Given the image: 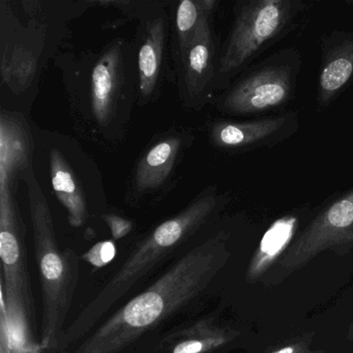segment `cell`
Returning a JSON list of instances; mask_svg holds the SVG:
<instances>
[{
  "mask_svg": "<svg viewBox=\"0 0 353 353\" xmlns=\"http://www.w3.org/2000/svg\"><path fill=\"white\" fill-rule=\"evenodd\" d=\"M230 234L224 231L175 260L142 292L109 316L67 353H121L169 318L191 307L226 266Z\"/></svg>",
  "mask_w": 353,
  "mask_h": 353,
  "instance_id": "6da1fadb",
  "label": "cell"
},
{
  "mask_svg": "<svg viewBox=\"0 0 353 353\" xmlns=\"http://www.w3.org/2000/svg\"><path fill=\"white\" fill-rule=\"evenodd\" d=\"M214 189L161 223L134 248L110 280L65 327L55 353H67L96 328L105 315L195 234L222 204Z\"/></svg>",
  "mask_w": 353,
  "mask_h": 353,
  "instance_id": "7a4b0ae2",
  "label": "cell"
},
{
  "mask_svg": "<svg viewBox=\"0 0 353 353\" xmlns=\"http://www.w3.org/2000/svg\"><path fill=\"white\" fill-rule=\"evenodd\" d=\"M23 179L28 187L34 256L42 291L41 346L55 353L79 283L80 259L71 248H59L52 212L34 169L30 168Z\"/></svg>",
  "mask_w": 353,
  "mask_h": 353,
  "instance_id": "3957f363",
  "label": "cell"
},
{
  "mask_svg": "<svg viewBox=\"0 0 353 353\" xmlns=\"http://www.w3.org/2000/svg\"><path fill=\"white\" fill-rule=\"evenodd\" d=\"M303 0H243L219 61V74L232 77L286 38L309 11Z\"/></svg>",
  "mask_w": 353,
  "mask_h": 353,
  "instance_id": "277c9868",
  "label": "cell"
},
{
  "mask_svg": "<svg viewBox=\"0 0 353 353\" xmlns=\"http://www.w3.org/2000/svg\"><path fill=\"white\" fill-rule=\"evenodd\" d=\"M1 292L8 321L18 332L32 336L37 309L30 264L26 227L13 191H0Z\"/></svg>",
  "mask_w": 353,
  "mask_h": 353,
  "instance_id": "5b68a950",
  "label": "cell"
},
{
  "mask_svg": "<svg viewBox=\"0 0 353 353\" xmlns=\"http://www.w3.org/2000/svg\"><path fill=\"white\" fill-rule=\"evenodd\" d=\"M303 68L301 51L287 47L272 53L245 73L220 100L228 114L259 117L281 110L294 99Z\"/></svg>",
  "mask_w": 353,
  "mask_h": 353,
  "instance_id": "8992f818",
  "label": "cell"
},
{
  "mask_svg": "<svg viewBox=\"0 0 353 353\" xmlns=\"http://www.w3.org/2000/svg\"><path fill=\"white\" fill-rule=\"evenodd\" d=\"M353 247V188L334 194L322 204L276 262L280 278L309 263L322 252Z\"/></svg>",
  "mask_w": 353,
  "mask_h": 353,
  "instance_id": "52a82bcc",
  "label": "cell"
},
{
  "mask_svg": "<svg viewBox=\"0 0 353 353\" xmlns=\"http://www.w3.org/2000/svg\"><path fill=\"white\" fill-rule=\"evenodd\" d=\"M299 130V113L286 111L248 121H218L212 125L210 139L220 150L245 152L278 145Z\"/></svg>",
  "mask_w": 353,
  "mask_h": 353,
  "instance_id": "ba28073f",
  "label": "cell"
},
{
  "mask_svg": "<svg viewBox=\"0 0 353 353\" xmlns=\"http://www.w3.org/2000/svg\"><path fill=\"white\" fill-rule=\"evenodd\" d=\"M321 63L318 72L316 104L327 109L353 80V32L336 30L320 38Z\"/></svg>",
  "mask_w": 353,
  "mask_h": 353,
  "instance_id": "9c48e42d",
  "label": "cell"
},
{
  "mask_svg": "<svg viewBox=\"0 0 353 353\" xmlns=\"http://www.w3.org/2000/svg\"><path fill=\"white\" fill-rule=\"evenodd\" d=\"M32 142L28 123L11 112L0 115V191H13L18 177L32 168Z\"/></svg>",
  "mask_w": 353,
  "mask_h": 353,
  "instance_id": "30bf717a",
  "label": "cell"
},
{
  "mask_svg": "<svg viewBox=\"0 0 353 353\" xmlns=\"http://www.w3.org/2000/svg\"><path fill=\"white\" fill-rule=\"evenodd\" d=\"M237 336L236 330L219 325L214 318L202 317L167 332L152 353H212Z\"/></svg>",
  "mask_w": 353,
  "mask_h": 353,
  "instance_id": "8fae6325",
  "label": "cell"
},
{
  "mask_svg": "<svg viewBox=\"0 0 353 353\" xmlns=\"http://www.w3.org/2000/svg\"><path fill=\"white\" fill-rule=\"evenodd\" d=\"M301 222L299 212H290L276 219L262 235L248 266L245 278L255 283L280 260L294 241Z\"/></svg>",
  "mask_w": 353,
  "mask_h": 353,
  "instance_id": "7c38bea8",
  "label": "cell"
},
{
  "mask_svg": "<svg viewBox=\"0 0 353 353\" xmlns=\"http://www.w3.org/2000/svg\"><path fill=\"white\" fill-rule=\"evenodd\" d=\"M121 85V50L113 47L103 54L92 74V108L101 125L112 117Z\"/></svg>",
  "mask_w": 353,
  "mask_h": 353,
  "instance_id": "4fadbf2b",
  "label": "cell"
},
{
  "mask_svg": "<svg viewBox=\"0 0 353 353\" xmlns=\"http://www.w3.org/2000/svg\"><path fill=\"white\" fill-rule=\"evenodd\" d=\"M50 171L53 190L68 212L70 224L81 227L88 219L85 198L71 166L57 148L51 150Z\"/></svg>",
  "mask_w": 353,
  "mask_h": 353,
  "instance_id": "5bb4252c",
  "label": "cell"
},
{
  "mask_svg": "<svg viewBox=\"0 0 353 353\" xmlns=\"http://www.w3.org/2000/svg\"><path fill=\"white\" fill-rule=\"evenodd\" d=\"M214 43L210 30V19H206L198 30L185 65V80L190 94H202L212 82L214 73Z\"/></svg>",
  "mask_w": 353,
  "mask_h": 353,
  "instance_id": "9a60e30c",
  "label": "cell"
},
{
  "mask_svg": "<svg viewBox=\"0 0 353 353\" xmlns=\"http://www.w3.org/2000/svg\"><path fill=\"white\" fill-rule=\"evenodd\" d=\"M181 145L179 137H169L144 154L135 173L136 189L139 193L152 191L164 183L174 167Z\"/></svg>",
  "mask_w": 353,
  "mask_h": 353,
  "instance_id": "2e32d148",
  "label": "cell"
},
{
  "mask_svg": "<svg viewBox=\"0 0 353 353\" xmlns=\"http://www.w3.org/2000/svg\"><path fill=\"white\" fill-rule=\"evenodd\" d=\"M165 23L157 18L148 24L138 57L140 92L150 97L156 88L165 46Z\"/></svg>",
  "mask_w": 353,
  "mask_h": 353,
  "instance_id": "e0dca14e",
  "label": "cell"
},
{
  "mask_svg": "<svg viewBox=\"0 0 353 353\" xmlns=\"http://www.w3.org/2000/svg\"><path fill=\"white\" fill-rule=\"evenodd\" d=\"M216 6V1L214 0H183L179 3L175 26L183 63L198 30L206 19H210Z\"/></svg>",
  "mask_w": 353,
  "mask_h": 353,
  "instance_id": "ac0fdd59",
  "label": "cell"
},
{
  "mask_svg": "<svg viewBox=\"0 0 353 353\" xmlns=\"http://www.w3.org/2000/svg\"><path fill=\"white\" fill-rule=\"evenodd\" d=\"M115 253L117 249L112 241H103L97 243L85 255L82 256V259L90 262L92 265L101 268L109 263L114 258Z\"/></svg>",
  "mask_w": 353,
  "mask_h": 353,
  "instance_id": "d6986e66",
  "label": "cell"
},
{
  "mask_svg": "<svg viewBox=\"0 0 353 353\" xmlns=\"http://www.w3.org/2000/svg\"><path fill=\"white\" fill-rule=\"evenodd\" d=\"M103 219H104L107 225L110 227L111 233H112L114 239H123L125 235L129 234L133 229V223L131 221L121 218L117 214H105V216H103Z\"/></svg>",
  "mask_w": 353,
  "mask_h": 353,
  "instance_id": "ffe728a7",
  "label": "cell"
},
{
  "mask_svg": "<svg viewBox=\"0 0 353 353\" xmlns=\"http://www.w3.org/2000/svg\"><path fill=\"white\" fill-rule=\"evenodd\" d=\"M272 353H315L311 350L310 343L305 340H296L276 349Z\"/></svg>",
  "mask_w": 353,
  "mask_h": 353,
  "instance_id": "44dd1931",
  "label": "cell"
},
{
  "mask_svg": "<svg viewBox=\"0 0 353 353\" xmlns=\"http://www.w3.org/2000/svg\"><path fill=\"white\" fill-rule=\"evenodd\" d=\"M348 340L353 341V324L351 327L349 328L348 336H347Z\"/></svg>",
  "mask_w": 353,
  "mask_h": 353,
  "instance_id": "7402d4cb",
  "label": "cell"
}]
</instances>
